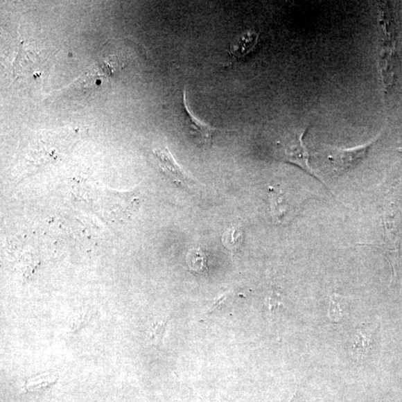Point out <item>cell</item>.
<instances>
[{"label":"cell","instance_id":"6da1fadb","mask_svg":"<svg viewBox=\"0 0 402 402\" xmlns=\"http://www.w3.org/2000/svg\"><path fill=\"white\" fill-rule=\"evenodd\" d=\"M383 225L384 241L380 247L383 250L392 270H393L392 283L396 279L397 277L402 276V257L400 250L402 218L400 210L394 205L385 207Z\"/></svg>","mask_w":402,"mask_h":402},{"label":"cell","instance_id":"7a4b0ae2","mask_svg":"<svg viewBox=\"0 0 402 402\" xmlns=\"http://www.w3.org/2000/svg\"><path fill=\"white\" fill-rule=\"evenodd\" d=\"M376 139L365 145L351 148H327L324 158L331 173L339 174L356 167L367 156V152Z\"/></svg>","mask_w":402,"mask_h":402},{"label":"cell","instance_id":"3957f363","mask_svg":"<svg viewBox=\"0 0 402 402\" xmlns=\"http://www.w3.org/2000/svg\"><path fill=\"white\" fill-rule=\"evenodd\" d=\"M378 24L381 26L382 40H381V51H380V65L382 80L387 89L392 84V64H393V49H394V33L390 28L391 23L390 22V16L387 10L385 7L381 6L379 8V21Z\"/></svg>","mask_w":402,"mask_h":402},{"label":"cell","instance_id":"277c9868","mask_svg":"<svg viewBox=\"0 0 402 402\" xmlns=\"http://www.w3.org/2000/svg\"><path fill=\"white\" fill-rule=\"evenodd\" d=\"M306 130L307 129L299 134L289 137L286 142L281 146V154L288 162L296 164L306 171L310 175L318 177L308 164L310 154L304 140Z\"/></svg>","mask_w":402,"mask_h":402},{"label":"cell","instance_id":"5b68a950","mask_svg":"<svg viewBox=\"0 0 402 402\" xmlns=\"http://www.w3.org/2000/svg\"><path fill=\"white\" fill-rule=\"evenodd\" d=\"M184 107L186 114L189 133L192 134L196 142L201 146L212 144L213 137L217 132V128L211 127L202 122L191 112L186 97V89L184 90Z\"/></svg>","mask_w":402,"mask_h":402},{"label":"cell","instance_id":"8992f818","mask_svg":"<svg viewBox=\"0 0 402 402\" xmlns=\"http://www.w3.org/2000/svg\"><path fill=\"white\" fill-rule=\"evenodd\" d=\"M155 155L164 173L178 186H189L194 182L177 164L174 157L167 148L155 150Z\"/></svg>","mask_w":402,"mask_h":402},{"label":"cell","instance_id":"52a82bcc","mask_svg":"<svg viewBox=\"0 0 402 402\" xmlns=\"http://www.w3.org/2000/svg\"><path fill=\"white\" fill-rule=\"evenodd\" d=\"M376 329L364 327L358 329L351 335L349 344V353L358 362L363 360L370 349Z\"/></svg>","mask_w":402,"mask_h":402},{"label":"cell","instance_id":"ba28073f","mask_svg":"<svg viewBox=\"0 0 402 402\" xmlns=\"http://www.w3.org/2000/svg\"><path fill=\"white\" fill-rule=\"evenodd\" d=\"M186 263L191 272L195 275H208V256L203 248L191 249L186 255Z\"/></svg>","mask_w":402,"mask_h":402},{"label":"cell","instance_id":"9c48e42d","mask_svg":"<svg viewBox=\"0 0 402 402\" xmlns=\"http://www.w3.org/2000/svg\"><path fill=\"white\" fill-rule=\"evenodd\" d=\"M271 215L277 223H281L287 213L288 205L285 195L274 187L269 188Z\"/></svg>","mask_w":402,"mask_h":402},{"label":"cell","instance_id":"30bf717a","mask_svg":"<svg viewBox=\"0 0 402 402\" xmlns=\"http://www.w3.org/2000/svg\"><path fill=\"white\" fill-rule=\"evenodd\" d=\"M222 243L231 252H236L243 243V229L238 226L229 228L223 236Z\"/></svg>","mask_w":402,"mask_h":402},{"label":"cell","instance_id":"8fae6325","mask_svg":"<svg viewBox=\"0 0 402 402\" xmlns=\"http://www.w3.org/2000/svg\"><path fill=\"white\" fill-rule=\"evenodd\" d=\"M168 320L155 321L148 330V340L152 344L159 345L162 341Z\"/></svg>","mask_w":402,"mask_h":402},{"label":"cell","instance_id":"7c38bea8","mask_svg":"<svg viewBox=\"0 0 402 402\" xmlns=\"http://www.w3.org/2000/svg\"><path fill=\"white\" fill-rule=\"evenodd\" d=\"M344 298L338 295H333L331 297L329 317L331 320L338 322L343 317L344 306L343 304Z\"/></svg>","mask_w":402,"mask_h":402},{"label":"cell","instance_id":"4fadbf2b","mask_svg":"<svg viewBox=\"0 0 402 402\" xmlns=\"http://www.w3.org/2000/svg\"><path fill=\"white\" fill-rule=\"evenodd\" d=\"M55 380L52 374L40 375L29 380L26 383V388L30 391H37L53 384Z\"/></svg>","mask_w":402,"mask_h":402},{"label":"cell","instance_id":"5bb4252c","mask_svg":"<svg viewBox=\"0 0 402 402\" xmlns=\"http://www.w3.org/2000/svg\"><path fill=\"white\" fill-rule=\"evenodd\" d=\"M265 304L269 313L272 315L278 308L283 306V295L278 289L274 288L268 295Z\"/></svg>","mask_w":402,"mask_h":402},{"label":"cell","instance_id":"9a60e30c","mask_svg":"<svg viewBox=\"0 0 402 402\" xmlns=\"http://www.w3.org/2000/svg\"><path fill=\"white\" fill-rule=\"evenodd\" d=\"M229 295H223L218 297L216 298L213 304H211L208 310L207 311L206 314L213 313V311L217 310L218 308H220L221 306H224L228 300Z\"/></svg>","mask_w":402,"mask_h":402},{"label":"cell","instance_id":"2e32d148","mask_svg":"<svg viewBox=\"0 0 402 402\" xmlns=\"http://www.w3.org/2000/svg\"><path fill=\"white\" fill-rule=\"evenodd\" d=\"M88 317L89 315L87 313H84L82 311V313H80V316H78L76 318V322H74L73 329L76 330L79 329L80 328H82L80 326H82L86 324H87V322L89 320Z\"/></svg>","mask_w":402,"mask_h":402}]
</instances>
